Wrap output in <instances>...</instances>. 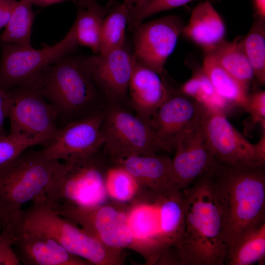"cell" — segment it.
<instances>
[{
    "label": "cell",
    "mask_w": 265,
    "mask_h": 265,
    "mask_svg": "<svg viewBox=\"0 0 265 265\" xmlns=\"http://www.w3.org/2000/svg\"><path fill=\"white\" fill-rule=\"evenodd\" d=\"M254 5L258 16L265 18V0H254Z\"/></svg>",
    "instance_id": "38"
},
{
    "label": "cell",
    "mask_w": 265,
    "mask_h": 265,
    "mask_svg": "<svg viewBox=\"0 0 265 265\" xmlns=\"http://www.w3.org/2000/svg\"><path fill=\"white\" fill-rule=\"evenodd\" d=\"M97 153L83 159L60 162L45 195L50 206H89L107 202L105 188L107 167Z\"/></svg>",
    "instance_id": "7"
},
{
    "label": "cell",
    "mask_w": 265,
    "mask_h": 265,
    "mask_svg": "<svg viewBox=\"0 0 265 265\" xmlns=\"http://www.w3.org/2000/svg\"><path fill=\"white\" fill-rule=\"evenodd\" d=\"M9 134L32 143L46 144L59 127L58 112L32 86L8 90Z\"/></svg>",
    "instance_id": "9"
},
{
    "label": "cell",
    "mask_w": 265,
    "mask_h": 265,
    "mask_svg": "<svg viewBox=\"0 0 265 265\" xmlns=\"http://www.w3.org/2000/svg\"><path fill=\"white\" fill-rule=\"evenodd\" d=\"M97 58L67 55L48 66L30 85L56 108L59 120L72 118L100 94L106 96L94 77Z\"/></svg>",
    "instance_id": "5"
},
{
    "label": "cell",
    "mask_w": 265,
    "mask_h": 265,
    "mask_svg": "<svg viewBox=\"0 0 265 265\" xmlns=\"http://www.w3.org/2000/svg\"><path fill=\"white\" fill-rule=\"evenodd\" d=\"M10 97L8 90L2 88L0 84V136L7 135L5 121L8 117Z\"/></svg>",
    "instance_id": "35"
},
{
    "label": "cell",
    "mask_w": 265,
    "mask_h": 265,
    "mask_svg": "<svg viewBox=\"0 0 265 265\" xmlns=\"http://www.w3.org/2000/svg\"><path fill=\"white\" fill-rule=\"evenodd\" d=\"M147 0H124L123 3L128 6H138L143 4Z\"/></svg>",
    "instance_id": "39"
},
{
    "label": "cell",
    "mask_w": 265,
    "mask_h": 265,
    "mask_svg": "<svg viewBox=\"0 0 265 265\" xmlns=\"http://www.w3.org/2000/svg\"><path fill=\"white\" fill-rule=\"evenodd\" d=\"M102 132L103 145L113 160L159 151L149 121L124 109L114 107L105 113Z\"/></svg>",
    "instance_id": "12"
},
{
    "label": "cell",
    "mask_w": 265,
    "mask_h": 265,
    "mask_svg": "<svg viewBox=\"0 0 265 265\" xmlns=\"http://www.w3.org/2000/svg\"><path fill=\"white\" fill-rule=\"evenodd\" d=\"M32 5L29 0L18 1L0 41L22 47H32L31 36L35 17Z\"/></svg>",
    "instance_id": "28"
},
{
    "label": "cell",
    "mask_w": 265,
    "mask_h": 265,
    "mask_svg": "<svg viewBox=\"0 0 265 265\" xmlns=\"http://www.w3.org/2000/svg\"><path fill=\"white\" fill-rule=\"evenodd\" d=\"M15 236L5 228L0 232V265H20L14 249Z\"/></svg>",
    "instance_id": "34"
},
{
    "label": "cell",
    "mask_w": 265,
    "mask_h": 265,
    "mask_svg": "<svg viewBox=\"0 0 265 265\" xmlns=\"http://www.w3.org/2000/svg\"><path fill=\"white\" fill-rule=\"evenodd\" d=\"M11 232L15 236L14 249L21 264L25 265H90L87 261L69 252L50 237L29 231Z\"/></svg>",
    "instance_id": "18"
},
{
    "label": "cell",
    "mask_w": 265,
    "mask_h": 265,
    "mask_svg": "<svg viewBox=\"0 0 265 265\" xmlns=\"http://www.w3.org/2000/svg\"><path fill=\"white\" fill-rule=\"evenodd\" d=\"M33 5L45 7L67 1H73L76 3L78 0H29Z\"/></svg>",
    "instance_id": "37"
},
{
    "label": "cell",
    "mask_w": 265,
    "mask_h": 265,
    "mask_svg": "<svg viewBox=\"0 0 265 265\" xmlns=\"http://www.w3.org/2000/svg\"><path fill=\"white\" fill-rule=\"evenodd\" d=\"M6 226V221L0 212V231H1L3 229L5 228Z\"/></svg>",
    "instance_id": "40"
},
{
    "label": "cell",
    "mask_w": 265,
    "mask_h": 265,
    "mask_svg": "<svg viewBox=\"0 0 265 265\" xmlns=\"http://www.w3.org/2000/svg\"><path fill=\"white\" fill-rule=\"evenodd\" d=\"M0 42V84L6 90L32 84L48 66L70 54L78 46L72 28L60 41L41 49Z\"/></svg>",
    "instance_id": "8"
},
{
    "label": "cell",
    "mask_w": 265,
    "mask_h": 265,
    "mask_svg": "<svg viewBox=\"0 0 265 265\" xmlns=\"http://www.w3.org/2000/svg\"><path fill=\"white\" fill-rule=\"evenodd\" d=\"M184 26L180 18L176 15L139 24L132 31L136 60L160 74Z\"/></svg>",
    "instance_id": "14"
},
{
    "label": "cell",
    "mask_w": 265,
    "mask_h": 265,
    "mask_svg": "<svg viewBox=\"0 0 265 265\" xmlns=\"http://www.w3.org/2000/svg\"><path fill=\"white\" fill-rule=\"evenodd\" d=\"M208 172L222 214L228 259L240 238L265 221V163L230 165L215 160Z\"/></svg>",
    "instance_id": "2"
},
{
    "label": "cell",
    "mask_w": 265,
    "mask_h": 265,
    "mask_svg": "<svg viewBox=\"0 0 265 265\" xmlns=\"http://www.w3.org/2000/svg\"><path fill=\"white\" fill-rule=\"evenodd\" d=\"M104 113H94L59 127L41 152L47 159L71 161L97 153L104 144Z\"/></svg>",
    "instance_id": "13"
},
{
    "label": "cell",
    "mask_w": 265,
    "mask_h": 265,
    "mask_svg": "<svg viewBox=\"0 0 265 265\" xmlns=\"http://www.w3.org/2000/svg\"><path fill=\"white\" fill-rule=\"evenodd\" d=\"M206 52L212 54L217 62L249 92L254 76L242 40L227 42L224 40Z\"/></svg>",
    "instance_id": "23"
},
{
    "label": "cell",
    "mask_w": 265,
    "mask_h": 265,
    "mask_svg": "<svg viewBox=\"0 0 265 265\" xmlns=\"http://www.w3.org/2000/svg\"><path fill=\"white\" fill-rule=\"evenodd\" d=\"M113 161L129 171L143 188L159 192L178 190L172 160L167 155L133 154Z\"/></svg>",
    "instance_id": "19"
},
{
    "label": "cell",
    "mask_w": 265,
    "mask_h": 265,
    "mask_svg": "<svg viewBox=\"0 0 265 265\" xmlns=\"http://www.w3.org/2000/svg\"><path fill=\"white\" fill-rule=\"evenodd\" d=\"M129 6L112 1L110 10L105 17L101 29L99 55H103L123 45Z\"/></svg>",
    "instance_id": "27"
},
{
    "label": "cell",
    "mask_w": 265,
    "mask_h": 265,
    "mask_svg": "<svg viewBox=\"0 0 265 265\" xmlns=\"http://www.w3.org/2000/svg\"><path fill=\"white\" fill-rule=\"evenodd\" d=\"M203 68L218 94L231 106L243 109L249 92L208 53Z\"/></svg>",
    "instance_id": "24"
},
{
    "label": "cell",
    "mask_w": 265,
    "mask_h": 265,
    "mask_svg": "<svg viewBox=\"0 0 265 265\" xmlns=\"http://www.w3.org/2000/svg\"><path fill=\"white\" fill-rule=\"evenodd\" d=\"M243 110L250 115L244 123L246 132H251L257 124L261 125L263 131H265V91L254 88L249 92Z\"/></svg>",
    "instance_id": "32"
},
{
    "label": "cell",
    "mask_w": 265,
    "mask_h": 265,
    "mask_svg": "<svg viewBox=\"0 0 265 265\" xmlns=\"http://www.w3.org/2000/svg\"><path fill=\"white\" fill-rule=\"evenodd\" d=\"M242 42L245 53L252 69L254 77L260 85H265V19L258 17Z\"/></svg>",
    "instance_id": "30"
},
{
    "label": "cell",
    "mask_w": 265,
    "mask_h": 265,
    "mask_svg": "<svg viewBox=\"0 0 265 265\" xmlns=\"http://www.w3.org/2000/svg\"><path fill=\"white\" fill-rule=\"evenodd\" d=\"M105 188L108 199L121 205L132 201L142 189L129 171L115 164L107 168Z\"/></svg>",
    "instance_id": "29"
},
{
    "label": "cell",
    "mask_w": 265,
    "mask_h": 265,
    "mask_svg": "<svg viewBox=\"0 0 265 265\" xmlns=\"http://www.w3.org/2000/svg\"><path fill=\"white\" fill-rule=\"evenodd\" d=\"M168 88V98L149 122L159 151L171 152L196 117L200 104L179 91L173 93Z\"/></svg>",
    "instance_id": "16"
},
{
    "label": "cell",
    "mask_w": 265,
    "mask_h": 265,
    "mask_svg": "<svg viewBox=\"0 0 265 265\" xmlns=\"http://www.w3.org/2000/svg\"><path fill=\"white\" fill-rule=\"evenodd\" d=\"M136 59L126 42L103 55H98L93 75L106 97L118 100L126 99Z\"/></svg>",
    "instance_id": "17"
},
{
    "label": "cell",
    "mask_w": 265,
    "mask_h": 265,
    "mask_svg": "<svg viewBox=\"0 0 265 265\" xmlns=\"http://www.w3.org/2000/svg\"><path fill=\"white\" fill-rule=\"evenodd\" d=\"M124 206L133 235L131 250L141 255L147 265H177L174 248L184 231V191L142 188Z\"/></svg>",
    "instance_id": "1"
},
{
    "label": "cell",
    "mask_w": 265,
    "mask_h": 265,
    "mask_svg": "<svg viewBox=\"0 0 265 265\" xmlns=\"http://www.w3.org/2000/svg\"><path fill=\"white\" fill-rule=\"evenodd\" d=\"M179 91L207 107L226 114L233 108L216 92L203 67L195 69L191 78L181 86Z\"/></svg>",
    "instance_id": "25"
},
{
    "label": "cell",
    "mask_w": 265,
    "mask_h": 265,
    "mask_svg": "<svg viewBox=\"0 0 265 265\" xmlns=\"http://www.w3.org/2000/svg\"><path fill=\"white\" fill-rule=\"evenodd\" d=\"M128 93L136 115L148 121L155 115L169 95L167 85L158 74L137 60Z\"/></svg>",
    "instance_id": "20"
},
{
    "label": "cell",
    "mask_w": 265,
    "mask_h": 265,
    "mask_svg": "<svg viewBox=\"0 0 265 265\" xmlns=\"http://www.w3.org/2000/svg\"><path fill=\"white\" fill-rule=\"evenodd\" d=\"M59 163L46 158L40 150H26L0 168V212L6 228L24 204L45 195Z\"/></svg>",
    "instance_id": "6"
},
{
    "label": "cell",
    "mask_w": 265,
    "mask_h": 265,
    "mask_svg": "<svg viewBox=\"0 0 265 265\" xmlns=\"http://www.w3.org/2000/svg\"><path fill=\"white\" fill-rule=\"evenodd\" d=\"M201 123L206 145L216 160L230 165L265 163V156L233 127L224 112L202 105Z\"/></svg>",
    "instance_id": "11"
},
{
    "label": "cell",
    "mask_w": 265,
    "mask_h": 265,
    "mask_svg": "<svg viewBox=\"0 0 265 265\" xmlns=\"http://www.w3.org/2000/svg\"><path fill=\"white\" fill-rule=\"evenodd\" d=\"M195 0H147L138 6H129L127 25L132 30L147 17L157 13L185 5ZM216 1L217 0H206Z\"/></svg>",
    "instance_id": "31"
},
{
    "label": "cell",
    "mask_w": 265,
    "mask_h": 265,
    "mask_svg": "<svg viewBox=\"0 0 265 265\" xmlns=\"http://www.w3.org/2000/svg\"><path fill=\"white\" fill-rule=\"evenodd\" d=\"M181 34L207 52L224 40L225 27L221 17L210 1L206 0L199 3L193 9Z\"/></svg>",
    "instance_id": "21"
},
{
    "label": "cell",
    "mask_w": 265,
    "mask_h": 265,
    "mask_svg": "<svg viewBox=\"0 0 265 265\" xmlns=\"http://www.w3.org/2000/svg\"><path fill=\"white\" fill-rule=\"evenodd\" d=\"M45 195L36 198L29 208L22 210L5 229L11 232H32L50 237L90 265L125 264L124 250L103 244L55 212L47 202Z\"/></svg>",
    "instance_id": "4"
},
{
    "label": "cell",
    "mask_w": 265,
    "mask_h": 265,
    "mask_svg": "<svg viewBox=\"0 0 265 265\" xmlns=\"http://www.w3.org/2000/svg\"><path fill=\"white\" fill-rule=\"evenodd\" d=\"M265 258V221L247 231L238 241L225 265H251Z\"/></svg>",
    "instance_id": "26"
},
{
    "label": "cell",
    "mask_w": 265,
    "mask_h": 265,
    "mask_svg": "<svg viewBox=\"0 0 265 265\" xmlns=\"http://www.w3.org/2000/svg\"><path fill=\"white\" fill-rule=\"evenodd\" d=\"M51 207L103 244L117 249H132L133 235L124 205L111 201L89 206L61 204Z\"/></svg>",
    "instance_id": "10"
},
{
    "label": "cell",
    "mask_w": 265,
    "mask_h": 265,
    "mask_svg": "<svg viewBox=\"0 0 265 265\" xmlns=\"http://www.w3.org/2000/svg\"><path fill=\"white\" fill-rule=\"evenodd\" d=\"M183 191L184 231L174 248L179 265H225L222 214L209 172Z\"/></svg>",
    "instance_id": "3"
},
{
    "label": "cell",
    "mask_w": 265,
    "mask_h": 265,
    "mask_svg": "<svg viewBox=\"0 0 265 265\" xmlns=\"http://www.w3.org/2000/svg\"><path fill=\"white\" fill-rule=\"evenodd\" d=\"M34 145L9 133L0 136V168L9 164Z\"/></svg>",
    "instance_id": "33"
},
{
    "label": "cell",
    "mask_w": 265,
    "mask_h": 265,
    "mask_svg": "<svg viewBox=\"0 0 265 265\" xmlns=\"http://www.w3.org/2000/svg\"><path fill=\"white\" fill-rule=\"evenodd\" d=\"M17 2L16 0H0V32L8 24Z\"/></svg>",
    "instance_id": "36"
},
{
    "label": "cell",
    "mask_w": 265,
    "mask_h": 265,
    "mask_svg": "<svg viewBox=\"0 0 265 265\" xmlns=\"http://www.w3.org/2000/svg\"><path fill=\"white\" fill-rule=\"evenodd\" d=\"M112 3V1L102 6L97 0L78 1L76 19L71 27L78 45L89 48L99 54L103 20L110 10Z\"/></svg>",
    "instance_id": "22"
},
{
    "label": "cell",
    "mask_w": 265,
    "mask_h": 265,
    "mask_svg": "<svg viewBox=\"0 0 265 265\" xmlns=\"http://www.w3.org/2000/svg\"><path fill=\"white\" fill-rule=\"evenodd\" d=\"M202 105L195 119L179 139L172 160L178 190H183L207 173L215 159L209 150L201 123Z\"/></svg>",
    "instance_id": "15"
}]
</instances>
